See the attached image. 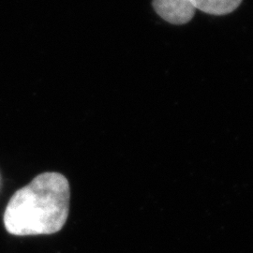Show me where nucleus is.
<instances>
[{
	"label": "nucleus",
	"mask_w": 253,
	"mask_h": 253,
	"mask_svg": "<svg viewBox=\"0 0 253 253\" xmlns=\"http://www.w3.org/2000/svg\"><path fill=\"white\" fill-rule=\"evenodd\" d=\"M69 181L59 172L39 174L17 190L4 213V225L10 235H52L63 228L70 212Z\"/></svg>",
	"instance_id": "obj_1"
},
{
	"label": "nucleus",
	"mask_w": 253,
	"mask_h": 253,
	"mask_svg": "<svg viewBox=\"0 0 253 253\" xmlns=\"http://www.w3.org/2000/svg\"><path fill=\"white\" fill-rule=\"evenodd\" d=\"M243 0H192L195 9L200 11L215 15L222 16L232 13L237 9Z\"/></svg>",
	"instance_id": "obj_3"
},
{
	"label": "nucleus",
	"mask_w": 253,
	"mask_h": 253,
	"mask_svg": "<svg viewBox=\"0 0 253 253\" xmlns=\"http://www.w3.org/2000/svg\"><path fill=\"white\" fill-rule=\"evenodd\" d=\"M152 6L161 18L175 26L188 24L196 11L192 0H153Z\"/></svg>",
	"instance_id": "obj_2"
}]
</instances>
